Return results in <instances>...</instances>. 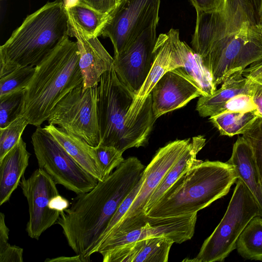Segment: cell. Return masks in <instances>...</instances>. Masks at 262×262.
<instances>
[{
	"mask_svg": "<svg viewBox=\"0 0 262 262\" xmlns=\"http://www.w3.org/2000/svg\"><path fill=\"white\" fill-rule=\"evenodd\" d=\"M145 166L136 157L124 161L90 191L77 195L56 224L69 246L83 262L96 253L118 207L141 179Z\"/></svg>",
	"mask_w": 262,
	"mask_h": 262,
	"instance_id": "6da1fadb",
	"label": "cell"
},
{
	"mask_svg": "<svg viewBox=\"0 0 262 262\" xmlns=\"http://www.w3.org/2000/svg\"><path fill=\"white\" fill-rule=\"evenodd\" d=\"M69 17L61 0L48 2L28 15L0 47V78L36 66L69 37Z\"/></svg>",
	"mask_w": 262,
	"mask_h": 262,
	"instance_id": "7a4b0ae2",
	"label": "cell"
},
{
	"mask_svg": "<svg viewBox=\"0 0 262 262\" xmlns=\"http://www.w3.org/2000/svg\"><path fill=\"white\" fill-rule=\"evenodd\" d=\"M79 58L77 42L68 37L35 66L22 114L29 124L40 126L57 103L83 83Z\"/></svg>",
	"mask_w": 262,
	"mask_h": 262,
	"instance_id": "3957f363",
	"label": "cell"
},
{
	"mask_svg": "<svg viewBox=\"0 0 262 262\" xmlns=\"http://www.w3.org/2000/svg\"><path fill=\"white\" fill-rule=\"evenodd\" d=\"M238 177L233 166L201 161L183 173L145 213L150 217L197 213L226 195Z\"/></svg>",
	"mask_w": 262,
	"mask_h": 262,
	"instance_id": "277c9868",
	"label": "cell"
},
{
	"mask_svg": "<svg viewBox=\"0 0 262 262\" xmlns=\"http://www.w3.org/2000/svg\"><path fill=\"white\" fill-rule=\"evenodd\" d=\"M97 92L99 144L113 146L122 152L145 145L147 140L126 126L135 94L120 81L113 67L102 75Z\"/></svg>",
	"mask_w": 262,
	"mask_h": 262,
	"instance_id": "5b68a950",
	"label": "cell"
},
{
	"mask_svg": "<svg viewBox=\"0 0 262 262\" xmlns=\"http://www.w3.org/2000/svg\"><path fill=\"white\" fill-rule=\"evenodd\" d=\"M236 185L227 210L212 234L202 244L196 256L184 261H223L236 249L238 238L254 217L261 216L258 204L241 179Z\"/></svg>",
	"mask_w": 262,
	"mask_h": 262,
	"instance_id": "8992f818",
	"label": "cell"
},
{
	"mask_svg": "<svg viewBox=\"0 0 262 262\" xmlns=\"http://www.w3.org/2000/svg\"><path fill=\"white\" fill-rule=\"evenodd\" d=\"M262 58V34L257 27L244 26L214 42L203 60L214 84Z\"/></svg>",
	"mask_w": 262,
	"mask_h": 262,
	"instance_id": "52a82bcc",
	"label": "cell"
},
{
	"mask_svg": "<svg viewBox=\"0 0 262 262\" xmlns=\"http://www.w3.org/2000/svg\"><path fill=\"white\" fill-rule=\"evenodd\" d=\"M39 168L46 171L56 184H60L77 195L91 190L98 180L79 165L41 126L31 136Z\"/></svg>",
	"mask_w": 262,
	"mask_h": 262,
	"instance_id": "ba28073f",
	"label": "cell"
},
{
	"mask_svg": "<svg viewBox=\"0 0 262 262\" xmlns=\"http://www.w3.org/2000/svg\"><path fill=\"white\" fill-rule=\"evenodd\" d=\"M97 87L84 89L82 83L72 90L52 110L48 123L82 138L93 147L98 145Z\"/></svg>",
	"mask_w": 262,
	"mask_h": 262,
	"instance_id": "9c48e42d",
	"label": "cell"
},
{
	"mask_svg": "<svg viewBox=\"0 0 262 262\" xmlns=\"http://www.w3.org/2000/svg\"><path fill=\"white\" fill-rule=\"evenodd\" d=\"M161 0H123L109 14L100 35L108 37L114 55L124 50L145 30L158 24Z\"/></svg>",
	"mask_w": 262,
	"mask_h": 262,
	"instance_id": "30bf717a",
	"label": "cell"
},
{
	"mask_svg": "<svg viewBox=\"0 0 262 262\" xmlns=\"http://www.w3.org/2000/svg\"><path fill=\"white\" fill-rule=\"evenodd\" d=\"M191 141V138L175 140L157 151L143 171L144 180L138 194L122 220L113 229L115 232H128L146 223L148 217L143 213L146 203L165 174L186 150Z\"/></svg>",
	"mask_w": 262,
	"mask_h": 262,
	"instance_id": "8fae6325",
	"label": "cell"
},
{
	"mask_svg": "<svg viewBox=\"0 0 262 262\" xmlns=\"http://www.w3.org/2000/svg\"><path fill=\"white\" fill-rule=\"evenodd\" d=\"M19 186L26 198L29 213L26 231L31 238L38 239L42 233L56 222L60 213L52 209V199L59 194L56 184L43 170L38 168L26 179H21Z\"/></svg>",
	"mask_w": 262,
	"mask_h": 262,
	"instance_id": "7c38bea8",
	"label": "cell"
},
{
	"mask_svg": "<svg viewBox=\"0 0 262 262\" xmlns=\"http://www.w3.org/2000/svg\"><path fill=\"white\" fill-rule=\"evenodd\" d=\"M157 26H149L114 57L113 68L118 78L135 94L144 83L156 58Z\"/></svg>",
	"mask_w": 262,
	"mask_h": 262,
	"instance_id": "4fadbf2b",
	"label": "cell"
},
{
	"mask_svg": "<svg viewBox=\"0 0 262 262\" xmlns=\"http://www.w3.org/2000/svg\"><path fill=\"white\" fill-rule=\"evenodd\" d=\"M149 217V216H148ZM197 213L174 217H150L143 226L118 234L108 236L96 250L100 254L114 247L137 241L158 237L181 244L193 236Z\"/></svg>",
	"mask_w": 262,
	"mask_h": 262,
	"instance_id": "5bb4252c",
	"label": "cell"
},
{
	"mask_svg": "<svg viewBox=\"0 0 262 262\" xmlns=\"http://www.w3.org/2000/svg\"><path fill=\"white\" fill-rule=\"evenodd\" d=\"M152 112L158 119L163 114L181 108L190 100L202 96L194 82L181 68L165 73L151 91Z\"/></svg>",
	"mask_w": 262,
	"mask_h": 262,
	"instance_id": "9a60e30c",
	"label": "cell"
},
{
	"mask_svg": "<svg viewBox=\"0 0 262 262\" xmlns=\"http://www.w3.org/2000/svg\"><path fill=\"white\" fill-rule=\"evenodd\" d=\"M69 35L76 39L80 54L79 64L83 88L95 86L98 84L102 75L113 67L114 58L97 37L84 33L69 17Z\"/></svg>",
	"mask_w": 262,
	"mask_h": 262,
	"instance_id": "2e32d148",
	"label": "cell"
},
{
	"mask_svg": "<svg viewBox=\"0 0 262 262\" xmlns=\"http://www.w3.org/2000/svg\"><path fill=\"white\" fill-rule=\"evenodd\" d=\"M173 243L165 237L148 238L117 246L101 254L103 262H167Z\"/></svg>",
	"mask_w": 262,
	"mask_h": 262,
	"instance_id": "e0dca14e",
	"label": "cell"
},
{
	"mask_svg": "<svg viewBox=\"0 0 262 262\" xmlns=\"http://www.w3.org/2000/svg\"><path fill=\"white\" fill-rule=\"evenodd\" d=\"M44 128L85 170L99 181H103L101 167L93 146L56 125L49 124Z\"/></svg>",
	"mask_w": 262,
	"mask_h": 262,
	"instance_id": "ac0fdd59",
	"label": "cell"
},
{
	"mask_svg": "<svg viewBox=\"0 0 262 262\" xmlns=\"http://www.w3.org/2000/svg\"><path fill=\"white\" fill-rule=\"evenodd\" d=\"M30 154L22 138L0 160V205L8 202L19 186L29 165Z\"/></svg>",
	"mask_w": 262,
	"mask_h": 262,
	"instance_id": "d6986e66",
	"label": "cell"
},
{
	"mask_svg": "<svg viewBox=\"0 0 262 262\" xmlns=\"http://www.w3.org/2000/svg\"><path fill=\"white\" fill-rule=\"evenodd\" d=\"M227 162L232 165L238 179L245 184L258 204L262 215V183L251 147L242 137L234 143Z\"/></svg>",
	"mask_w": 262,
	"mask_h": 262,
	"instance_id": "ffe728a7",
	"label": "cell"
},
{
	"mask_svg": "<svg viewBox=\"0 0 262 262\" xmlns=\"http://www.w3.org/2000/svg\"><path fill=\"white\" fill-rule=\"evenodd\" d=\"M196 12V25L191 44L192 49L203 60L211 45L228 33L222 8Z\"/></svg>",
	"mask_w": 262,
	"mask_h": 262,
	"instance_id": "44dd1931",
	"label": "cell"
},
{
	"mask_svg": "<svg viewBox=\"0 0 262 262\" xmlns=\"http://www.w3.org/2000/svg\"><path fill=\"white\" fill-rule=\"evenodd\" d=\"M241 94L250 95V80L243 75V71L235 72L226 78L212 95L200 96L196 110L201 117H211L217 114L229 99Z\"/></svg>",
	"mask_w": 262,
	"mask_h": 262,
	"instance_id": "7402d4cb",
	"label": "cell"
},
{
	"mask_svg": "<svg viewBox=\"0 0 262 262\" xmlns=\"http://www.w3.org/2000/svg\"><path fill=\"white\" fill-rule=\"evenodd\" d=\"M174 43L180 56L181 68L194 82L202 93V96L212 95L216 90L211 75L204 64L202 58L185 41L180 38V32L176 29Z\"/></svg>",
	"mask_w": 262,
	"mask_h": 262,
	"instance_id": "603a6c76",
	"label": "cell"
},
{
	"mask_svg": "<svg viewBox=\"0 0 262 262\" xmlns=\"http://www.w3.org/2000/svg\"><path fill=\"white\" fill-rule=\"evenodd\" d=\"M205 143L206 139L202 136L191 138L186 150L168 170L152 193L144 208V214L183 173L201 161L196 159V155Z\"/></svg>",
	"mask_w": 262,
	"mask_h": 262,
	"instance_id": "cb8c5ba5",
	"label": "cell"
},
{
	"mask_svg": "<svg viewBox=\"0 0 262 262\" xmlns=\"http://www.w3.org/2000/svg\"><path fill=\"white\" fill-rule=\"evenodd\" d=\"M261 3V0H223L227 33L237 32L245 25L257 28Z\"/></svg>",
	"mask_w": 262,
	"mask_h": 262,
	"instance_id": "d4e9b609",
	"label": "cell"
},
{
	"mask_svg": "<svg viewBox=\"0 0 262 262\" xmlns=\"http://www.w3.org/2000/svg\"><path fill=\"white\" fill-rule=\"evenodd\" d=\"M238 253L248 260H262V216L254 217L237 239Z\"/></svg>",
	"mask_w": 262,
	"mask_h": 262,
	"instance_id": "484cf974",
	"label": "cell"
},
{
	"mask_svg": "<svg viewBox=\"0 0 262 262\" xmlns=\"http://www.w3.org/2000/svg\"><path fill=\"white\" fill-rule=\"evenodd\" d=\"M258 116L257 111L248 112L224 111L209 118L221 135L232 137L243 133Z\"/></svg>",
	"mask_w": 262,
	"mask_h": 262,
	"instance_id": "4316f807",
	"label": "cell"
},
{
	"mask_svg": "<svg viewBox=\"0 0 262 262\" xmlns=\"http://www.w3.org/2000/svg\"><path fill=\"white\" fill-rule=\"evenodd\" d=\"M66 8L68 16L84 33L96 37L100 36L109 14L100 13L78 3Z\"/></svg>",
	"mask_w": 262,
	"mask_h": 262,
	"instance_id": "83f0119b",
	"label": "cell"
},
{
	"mask_svg": "<svg viewBox=\"0 0 262 262\" xmlns=\"http://www.w3.org/2000/svg\"><path fill=\"white\" fill-rule=\"evenodd\" d=\"M25 90L0 97V128H3L22 115Z\"/></svg>",
	"mask_w": 262,
	"mask_h": 262,
	"instance_id": "f1b7e54d",
	"label": "cell"
},
{
	"mask_svg": "<svg viewBox=\"0 0 262 262\" xmlns=\"http://www.w3.org/2000/svg\"><path fill=\"white\" fill-rule=\"evenodd\" d=\"M35 67L29 66L18 68L0 78V97L25 90L31 81Z\"/></svg>",
	"mask_w": 262,
	"mask_h": 262,
	"instance_id": "f546056e",
	"label": "cell"
},
{
	"mask_svg": "<svg viewBox=\"0 0 262 262\" xmlns=\"http://www.w3.org/2000/svg\"><path fill=\"white\" fill-rule=\"evenodd\" d=\"M28 124L26 118L21 115L6 127L0 128V160L18 143Z\"/></svg>",
	"mask_w": 262,
	"mask_h": 262,
	"instance_id": "4dcf8cb0",
	"label": "cell"
},
{
	"mask_svg": "<svg viewBox=\"0 0 262 262\" xmlns=\"http://www.w3.org/2000/svg\"><path fill=\"white\" fill-rule=\"evenodd\" d=\"M242 137L251 148L262 183V117L258 116Z\"/></svg>",
	"mask_w": 262,
	"mask_h": 262,
	"instance_id": "1f68e13d",
	"label": "cell"
},
{
	"mask_svg": "<svg viewBox=\"0 0 262 262\" xmlns=\"http://www.w3.org/2000/svg\"><path fill=\"white\" fill-rule=\"evenodd\" d=\"M94 147L101 167L103 180L124 161L123 152L112 146L99 144Z\"/></svg>",
	"mask_w": 262,
	"mask_h": 262,
	"instance_id": "d6a6232c",
	"label": "cell"
},
{
	"mask_svg": "<svg viewBox=\"0 0 262 262\" xmlns=\"http://www.w3.org/2000/svg\"><path fill=\"white\" fill-rule=\"evenodd\" d=\"M144 180V176L143 172L142 177L139 182L134 187V188L130 191V192L127 194L125 198L123 200L117 209L114 215L112 217L104 233L101 243L108 234L110 231L120 222L124 215L127 212L131 206L133 201L138 194L141 186L143 183Z\"/></svg>",
	"mask_w": 262,
	"mask_h": 262,
	"instance_id": "836d02e7",
	"label": "cell"
},
{
	"mask_svg": "<svg viewBox=\"0 0 262 262\" xmlns=\"http://www.w3.org/2000/svg\"><path fill=\"white\" fill-rule=\"evenodd\" d=\"M255 110L256 106L251 95L241 94L229 99L219 113L224 111L248 112Z\"/></svg>",
	"mask_w": 262,
	"mask_h": 262,
	"instance_id": "e575fe53",
	"label": "cell"
},
{
	"mask_svg": "<svg viewBox=\"0 0 262 262\" xmlns=\"http://www.w3.org/2000/svg\"><path fill=\"white\" fill-rule=\"evenodd\" d=\"M250 80V92L256 106L258 115L262 117V72L246 77Z\"/></svg>",
	"mask_w": 262,
	"mask_h": 262,
	"instance_id": "d590c367",
	"label": "cell"
},
{
	"mask_svg": "<svg viewBox=\"0 0 262 262\" xmlns=\"http://www.w3.org/2000/svg\"><path fill=\"white\" fill-rule=\"evenodd\" d=\"M23 249L8 243L0 248V262H23Z\"/></svg>",
	"mask_w": 262,
	"mask_h": 262,
	"instance_id": "8d00e7d4",
	"label": "cell"
},
{
	"mask_svg": "<svg viewBox=\"0 0 262 262\" xmlns=\"http://www.w3.org/2000/svg\"><path fill=\"white\" fill-rule=\"evenodd\" d=\"M76 3L86 5L105 14H110L118 5L117 0H77Z\"/></svg>",
	"mask_w": 262,
	"mask_h": 262,
	"instance_id": "74e56055",
	"label": "cell"
},
{
	"mask_svg": "<svg viewBox=\"0 0 262 262\" xmlns=\"http://www.w3.org/2000/svg\"><path fill=\"white\" fill-rule=\"evenodd\" d=\"M196 11H209L222 8L223 0H189Z\"/></svg>",
	"mask_w": 262,
	"mask_h": 262,
	"instance_id": "f35d334b",
	"label": "cell"
},
{
	"mask_svg": "<svg viewBox=\"0 0 262 262\" xmlns=\"http://www.w3.org/2000/svg\"><path fill=\"white\" fill-rule=\"evenodd\" d=\"M9 229L5 223V214L0 213V248L9 243Z\"/></svg>",
	"mask_w": 262,
	"mask_h": 262,
	"instance_id": "ab89813d",
	"label": "cell"
},
{
	"mask_svg": "<svg viewBox=\"0 0 262 262\" xmlns=\"http://www.w3.org/2000/svg\"><path fill=\"white\" fill-rule=\"evenodd\" d=\"M260 72H262V58L251 63L249 68H246L243 71V75L246 77Z\"/></svg>",
	"mask_w": 262,
	"mask_h": 262,
	"instance_id": "60d3db41",
	"label": "cell"
},
{
	"mask_svg": "<svg viewBox=\"0 0 262 262\" xmlns=\"http://www.w3.org/2000/svg\"><path fill=\"white\" fill-rule=\"evenodd\" d=\"M46 262H83L80 255L76 254L73 256H60L53 258H47Z\"/></svg>",
	"mask_w": 262,
	"mask_h": 262,
	"instance_id": "b9f144b4",
	"label": "cell"
},
{
	"mask_svg": "<svg viewBox=\"0 0 262 262\" xmlns=\"http://www.w3.org/2000/svg\"><path fill=\"white\" fill-rule=\"evenodd\" d=\"M258 29L262 34V0L261 3V6L260 9V15H259V21L257 26Z\"/></svg>",
	"mask_w": 262,
	"mask_h": 262,
	"instance_id": "7bdbcfd3",
	"label": "cell"
},
{
	"mask_svg": "<svg viewBox=\"0 0 262 262\" xmlns=\"http://www.w3.org/2000/svg\"><path fill=\"white\" fill-rule=\"evenodd\" d=\"M77 0H64L63 3L66 7L73 5L76 3Z\"/></svg>",
	"mask_w": 262,
	"mask_h": 262,
	"instance_id": "ee69618b",
	"label": "cell"
},
{
	"mask_svg": "<svg viewBox=\"0 0 262 262\" xmlns=\"http://www.w3.org/2000/svg\"><path fill=\"white\" fill-rule=\"evenodd\" d=\"M123 0H117V2H118V3H120L121 1H122Z\"/></svg>",
	"mask_w": 262,
	"mask_h": 262,
	"instance_id": "f6af8a7d",
	"label": "cell"
}]
</instances>
